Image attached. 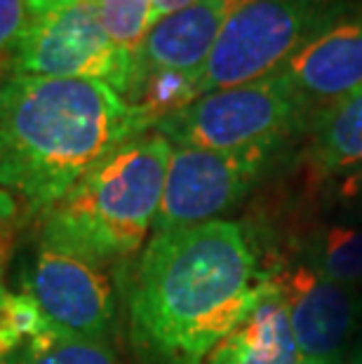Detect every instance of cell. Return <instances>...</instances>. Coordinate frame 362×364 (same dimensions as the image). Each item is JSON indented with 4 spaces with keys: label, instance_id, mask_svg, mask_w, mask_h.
<instances>
[{
    "label": "cell",
    "instance_id": "1",
    "mask_svg": "<svg viewBox=\"0 0 362 364\" xmlns=\"http://www.w3.org/2000/svg\"><path fill=\"white\" fill-rule=\"evenodd\" d=\"M268 282L240 223L217 219L156 233L129 296L134 343L156 364H203L254 311Z\"/></svg>",
    "mask_w": 362,
    "mask_h": 364
},
{
    "label": "cell",
    "instance_id": "2",
    "mask_svg": "<svg viewBox=\"0 0 362 364\" xmlns=\"http://www.w3.org/2000/svg\"><path fill=\"white\" fill-rule=\"evenodd\" d=\"M149 129L151 115L104 82L7 75L0 82V188L43 214Z\"/></svg>",
    "mask_w": 362,
    "mask_h": 364
},
{
    "label": "cell",
    "instance_id": "3",
    "mask_svg": "<svg viewBox=\"0 0 362 364\" xmlns=\"http://www.w3.org/2000/svg\"><path fill=\"white\" fill-rule=\"evenodd\" d=\"M172 151L158 132L122 144L43 212L41 242L95 263L137 252L153 230Z\"/></svg>",
    "mask_w": 362,
    "mask_h": 364
},
{
    "label": "cell",
    "instance_id": "4",
    "mask_svg": "<svg viewBox=\"0 0 362 364\" xmlns=\"http://www.w3.org/2000/svg\"><path fill=\"white\" fill-rule=\"evenodd\" d=\"M362 0H243L196 82V99L266 78Z\"/></svg>",
    "mask_w": 362,
    "mask_h": 364
},
{
    "label": "cell",
    "instance_id": "5",
    "mask_svg": "<svg viewBox=\"0 0 362 364\" xmlns=\"http://www.w3.org/2000/svg\"><path fill=\"white\" fill-rule=\"evenodd\" d=\"M7 68L10 75L104 82L125 99L132 85V57L115 48L92 0H24Z\"/></svg>",
    "mask_w": 362,
    "mask_h": 364
},
{
    "label": "cell",
    "instance_id": "6",
    "mask_svg": "<svg viewBox=\"0 0 362 364\" xmlns=\"http://www.w3.org/2000/svg\"><path fill=\"white\" fill-rule=\"evenodd\" d=\"M308 104L282 71L254 82L207 92L163 115L153 132L174 149L240 151L282 144L304 122Z\"/></svg>",
    "mask_w": 362,
    "mask_h": 364
},
{
    "label": "cell",
    "instance_id": "7",
    "mask_svg": "<svg viewBox=\"0 0 362 364\" xmlns=\"http://www.w3.org/2000/svg\"><path fill=\"white\" fill-rule=\"evenodd\" d=\"M280 144L240 151L174 149L153 233H167L217 221L247 196Z\"/></svg>",
    "mask_w": 362,
    "mask_h": 364
},
{
    "label": "cell",
    "instance_id": "8",
    "mask_svg": "<svg viewBox=\"0 0 362 364\" xmlns=\"http://www.w3.org/2000/svg\"><path fill=\"white\" fill-rule=\"evenodd\" d=\"M99 266L73 252L38 245L26 270V294L52 329L80 338H106L115 304L113 287Z\"/></svg>",
    "mask_w": 362,
    "mask_h": 364
},
{
    "label": "cell",
    "instance_id": "9",
    "mask_svg": "<svg viewBox=\"0 0 362 364\" xmlns=\"http://www.w3.org/2000/svg\"><path fill=\"white\" fill-rule=\"evenodd\" d=\"M287 311L304 362L344 360L358 334L360 296L353 287L327 280L308 266L271 277Z\"/></svg>",
    "mask_w": 362,
    "mask_h": 364
},
{
    "label": "cell",
    "instance_id": "10",
    "mask_svg": "<svg viewBox=\"0 0 362 364\" xmlns=\"http://www.w3.org/2000/svg\"><path fill=\"white\" fill-rule=\"evenodd\" d=\"M240 3L243 0H196L158 19L134 52L127 102H134L146 82L165 75L188 80L193 85L196 97V82L210 59L212 48L217 45L230 12Z\"/></svg>",
    "mask_w": 362,
    "mask_h": 364
},
{
    "label": "cell",
    "instance_id": "11",
    "mask_svg": "<svg viewBox=\"0 0 362 364\" xmlns=\"http://www.w3.org/2000/svg\"><path fill=\"white\" fill-rule=\"evenodd\" d=\"M280 71L308 108H325L362 87V3L299 50Z\"/></svg>",
    "mask_w": 362,
    "mask_h": 364
},
{
    "label": "cell",
    "instance_id": "12",
    "mask_svg": "<svg viewBox=\"0 0 362 364\" xmlns=\"http://www.w3.org/2000/svg\"><path fill=\"white\" fill-rule=\"evenodd\" d=\"M207 364H304L273 280L240 327L210 353Z\"/></svg>",
    "mask_w": 362,
    "mask_h": 364
},
{
    "label": "cell",
    "instance_id": "13",
    "mask_svg": "<svg viewBox=\"0 0 362 364\" xmlns=\"http://www.w3.org/2000/svg\"><path fill=\"white\" fill-rule=\"evenodd\" d=\"M313 158L327 172L362 165V87L320 108L313 122Z\"/></svg>",
    "mask_w": 362,
    "mask_h": 364
},
{
    "label": "cell",
    "instance_id": "14",
    "mask_svg": "<svg viewBox=\"0 0 362 364\" xmlns=\"http://www.w3.org/2000/svg\"><path fill=\"white\" fill-rule=\"evenodd\" d=\"M308 266L339 284H360L362 226H329L320 230L308 247Z\"/></svg>",
    "mask_w": 362,
    "mask_h": 364
},
{
    "label": "cell",
    "instance_id": "15",
    "mask_svg": "<svg viewBox=\"0 0 362 364\" xmlns=\"http://www.w3.org/2000/svg\"><path fill=\"white\" fill-rule=\"evenodd\" d=\"M0 364H120L106 341L80 338L48 329Z\"/></svg>",
    "mask_w": 362,
    "mask_h": 364
},
{
    "label": "cell",
    "instance_id": "16",
    "mask_svg": "<svg viewBox=\"0 0 362 364\" xmlns=\"http://www.w3.org/2000/svg\"><path fill=\"white\" fill-rule=\"evenodd\" d=\"M92 3L115 48L134 59V52L156 24L153 0H92Z\"/></svg>",
    "mask_w": 362,
    "mask_h": 364
},
{
    "label": "cell",
    "instance_id": "17",
    "mask_svg": "<svg viewBox=\"0 0 362 364\" xmlns=\"http://www.w3.org/2000/svg\"><path fill=\"white\" fill-rule=\"evenodd\" d=\"M50 329L43 311L28 294H0V362Z\"/></svg>",
    "mask_w": 362,
    "mask_h": 364
},
{
    "label": "cell",
    "instance_id": "18",
    "mask_svg": "<svg viewBox=\"0 0 362 364\" xmlns=\"http://www.w3.org/2000/svg\"><path fill=\"white\" fill-rule=\"evenodd\" d=\"M24 24V0H0V57L12 52Z\"/></svg>",
    "mask_w": 362,
    "mask_h": 364
},
{
    "label": "cell",
    "instance_id": "19",
    "mask_svg": "<svg viewBox=\"0 0 362 364\" xmlns=\"http://www.w3.org/2000/svg\"><path fill=\"white\" fill-rule=\"evenodd\" d=\"M19 226V203L10 191L0 188V270L10 254L14 233Z\"/></svg>",
    "mask_w": 362,
    "mask_h": 364
},
{
    "label": "cell",
    "instance_id": "20",
    "mask_svg": "<svg viewBox=\"0 0 362 364\" xmlns=\"http://www.w3.org/2000/svg\"><path fill=\"white\" fill-rule=\"evenodd\" d=\"M191 3H196V0H153V14H156V21L176 12V10H181V7H186Z\"/></svg>",
    "mask_w": 362,
    "mask_h": 364
},
{
    "label": "cell",
    "instance_id": "21",
    "mask_svg": "<svg viewBox=\"0 0 362 364\" xmlns=\"http://www.w3.org/2000/svg\"><path fill=\"white\" fill-rule=\"evenodd\" d=\"M348 364H362V324L358 327V334L353 338V346H351V360Z\"/></svg>",
    "mask_w": 362,
    "mask_h": 364
},
{
    "label": "cell",
    "instance_id": "22",
    "mask_svg": "<svg viewBox=\"0 0 362 364\" xmlns=\"http://www.w3.org/2000/svg\"><path fill=\"white\" fill-rule=\"evenodd\" d=\"M304 364H348V362H344V360H334V362H304Z\"/></svg>",
    "mask_w": 362,
    "mask_h": 364
},
{
    "label": "cell",
    "instance_id": "23",
    "mask_svg": "<svg viewBox=\"0 0 362 364\" xmlns=\"http://www.w3.org/2000/svg\"><path fill=\"white\" fill-rule=\"evenodd\" d=\"M358 196H360V200H362V174L358 176Z\"/></svg>",
    "mask_w": 362,
    "mask_h": 364
},
{
    "label": "cell",
    "instance_id": "24",
    "mask_svg": "<svg viewBox=\"0 0 362 364\" xmlns=\"http://www.w3.org/2000/svg\"><path fill=\"white\" fill-rule=\"evenodd\" d=\"M0 275H3V270H0ZM0 294H3V282H0Z\"/></svg>",
    "mask_w": 362,
    "mask_h": 364
},
{
    "label": "cell",
    "instance_id": "25",
    "mask_svg": "<svg viewBox=\"0 0 362 364\" xmlns=\"http://www.w3.org/2000/svg\"><path fill=\"white\" fill-rule=\"evenodd\" d=\"M360 311H362V296H360Z\"/></svg>",
    "mask_w": 362,
    "mask_h": 364
}]
</instances>
